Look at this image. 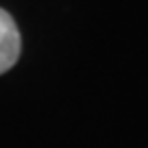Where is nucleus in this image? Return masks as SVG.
Wrapping results in <instances>:
<instances>
[{
    "instance_id": "nucleus-1",
    "label": "nucleus",
    "mask_w": 148,
    "mask_h": 148,
    "mask_svg": "<svg viewBox=\"0 0 148 148\" xmlns=\"http://www.w3.org/2000/svg\"><path fill=\"white\" fill-rule=\"evenodd\" d=\"M22 50V37H20L18 24L13 22L5 9H0V74L9 72L20 59Z\"/></svg>"
}]
</instances>
